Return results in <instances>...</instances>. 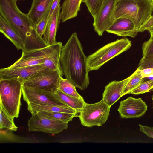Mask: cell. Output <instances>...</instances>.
I'll return each mask as SVG.
<instances>
[{"label":"cell","instance_id":"f35d334b","mask_svg":"<svg viewBox=\"0 0 153 153\" xmlns=\"http://www.w3.org/2000/svg\"></svg>","mask_w":153,"mask_h":153},{"label":"cell","instance_id":"d4e9b609","mask_svg":"<svg viewBox=\"0 0 153 153\" xmlns=\"http://www.w3.org/2000/svg\"><path fill=\"white\" fill-rule=\"evenodd\" d=\"M37 113L46 118L67 123L71 121L73 118L76 116V114L74 113L43 111Z\"/></svg>","mask_w":153,"mask_h":153},{"label":"cell","instance_id":"7a4b0ae2","mask_svg":"<svg viewBox=\"0 0 153 153\" xmlns=\"http://www.w3.org/2000/svg\"><path fill=\"white\" fill-rule=\"evenodd\" d=\"M15 0H0V13L22 40V52L41 49L48 45L37 33L35 26L27 14L18 8Z\"/></svg>","mask_w":153,"mask_h":153},{"label":"cell","instance_id":"74e56055","mask_svg":"<svg viewBox=\"0 0 153 153\" xmlns=\"http://www.w3.org/2000/svg\"><path fill=\"white\" fill-rule=\"evenodd\" d=\"M16 0V1H17L18 0Z\"/></svg>","mask_w":153,"mask_h":153},{"label":"cell","instance_id":"1f68e13d","mask_svg":"<svg viewBox=\"0 0 153 153\" xmlns=\"http://www.w3.org/2000/svg\"><path fill=\"white\" fill-rule=\"evenodd\" d=\"M153 27V15L152 16L137 30L138 32L149 30Z\"/></svg>","mask_w":153,"mask_h":153},{"label":"cell","instance_id":"8992f818","mask_svg":"<svg viewBox=\"0 0 153 153\" xmlns=\"http://www.w3.org/2000/svg\"><path fill=\"white\" fill-rule=\"evenodd\" d=\"M63 74L59 70L46 69L36 73L22 83L23 86L55 94L58 89Z\"/></svg>","mask_w":153,"mask_h":153},{"label":"cell","instance_id":"ffe728a7","mask_svg":"<svg viewBox=\"0 0 153 153\" xmlns=\"http://www.w3.org/2000/svg\"><path fill=\"white\" fill-rule=\"evenodd\" d=\"M82 0H65L61 7L60 17L62 22L77 16Z\"/></svg>","mask_w":153,"mask_h":153},{"label":"cell","instance_id":"8fae6325","mask_svg":"<svg viewBox=\"0 0 153 153\" xmlns=\"http://www.w3.org/2000/svg\"><path fill=\"white\" fill-rule=\"evenodd\" d=\"M147 110V106L141 98L131 96L120 101L117 111L123 118L140 117Z\"/></svg>","mask_w":153,"mask_h":153},{"label":"cell","instance_id":"8d00e7d4","mask_svg":"<svg viewBox=\"0 0 153 153\" xmlns=\"http://www.w3.org/2000/svg\"><path fill=\"white\" fill-rule=\"evenodd\" d=\"M152 102H153V95H152Z\"/></svg>","mask_w":153,"mask_h":153},{"label":"cell","instance_id":"4dcf8cb0","mask_svg":"<svg viewBox=\"0 0 153 153\" xmlns=\"http://www.w3.org/2000/svg\"><path fill=\"white\" fill-rule=\"evenodd\" d=\"M143 56L153 57V36L144 42L142 46Z\"/></svg>","mask_w":153,"mask_h":153},{"label":"cell","instance_id":"f1b7e54d","mask_svg":"<svg viewBox=\"0 0 153 153\" xmlns=\"http://www.w3.org/2000/svg\"><path fill=\"white\" fill-rule=\"evenodd\" d=\"M153 90V80H148L142 82L130 94L137 95L149 92Z\"/></svg>","mask_w":153,"mask_h":153},{"label":"cell","instance_id":"9a60e30c","mask_svg":"<svg viewBox=\"0 0 153 153\" xmlns=\"http://www.w3.org/2000/svg\"><path fill=\"white\" fill-rule=\"evenodd\" d=\"M106 31L119 36L132 38L135 37L138 32L133 21L125 18L115 19Z\"/></svg>","mask_w":153,"mask_h":153},{"label":"cell","instance_id":"5b68a950","mask_svg":"<svg viewBox=\"0 0 153 153\" xmlns=\"http://www.w3.org/2000/svg\"><path fill=\"white\" fill-rule=\"evenodd\" d=\"M131 42L127 38L108 43L87 57L88 71L97 70L110 60L130 48Z\"/></svg>","mask_w":153,"mask_h":153},{"label":"cell","instance_id":"30bf717a","mask_svg":"<svg viewBox=\"0 0 153 153\" xmlns=\"http://www.w3.org/2000/svg\"><path fill=\"white\" fill-rule=\"evenodd\" d=\"M117 0H104L97 15L93 18V26L99 36L106 31L115 20Z\"/></svg>","mask_w":153,"mask_h":153},{"label":"cell","instance_id":"44dd1931","mask_svg":"<svg viewBox=\"0 0 153 153\" xmlns=\"http://www.w3.org/2000/svg\"><path fill=\"white\" fill-rule=\"evenodd\" d=\"M27 109L32 114L40 111L60 112L77 114V111L71 108L64 107L53 105H42L34 103L27 104Z\"/></svg>","mask_w":153,"mask_h":153},{"label":"cell","instance_id":"5bb4252c","mask_svg":"<svg viewBox=\"0 0 153 153\" xmlns=\"http://www.w3.org/2000/svg\"><path fill=\"white\" fill-rule=\"evenodd\" d=\"M62 47L61 42H56L53 45L42 48L45 60L41 65L49 69L57 70L63 73L60 63Z\"/></svg>","mask_w":153,"mask_h":153},{"label":"cell","instance_id":"7c38bea8","mask_svg":"<svg viewBox=\"0 0 153 153\" xmlns=\"http://www.w3.org/2000/svg\"><path fill=\"white\" fill-rule=\"evenodd\" d=\"M46 69L41 65L33 66L0 70V79H13L22 82L27 79L38 72Z\"/></svg>","mask_w":153,"mask_h":153},{"label":"cell","instance_id":"d6986e66","mask_svg":"<svg viewBox=\"0 0 153 153\" xmlns=\"http://www.w3.org/2000/svg\"><path fill=\"white\" fill-rule=\"evenodd\" d=\"M0 31L10 41L18 50H23L24 45L21 38L16 32L1 15Z\"/></svg>","mask_w":153,"mask_h":153},{"label":"cell","instance_id":"7402d4cb","mask_svg":"<svg viewBox=\"0 0 153 153\" xmlns=\"http://www.w3.org/2000/svg\"><path fill=\"white\" fill-rule=\"evenodd\" d=\"M55 93L67 105L78 112H79L85 103L84 100L68 95L59 89Z\"/></svg>","mask_w":153,"mask_h":153},{"label":"cell","instance_id":"836d02e7","mask_svg":"<svg viewBox=\"0 0 153 153\" xmlns=\"http://www.w3.org/2000/svg\"><path fill=\"white\" fill-rule=\"evenodd\" d=\"M61 0H53L51 5L49 14V18H50L59 4Z\"/></svg>","mask_w":153,"mask_h":153},{"label":"cell","instance_id":"83f0119b","mask_svg":"<svg viewBox=\"0 0 153 153\" xmlns=\"http://www.w3.org/2000/svg\"><path fill=\"white\" fill-rule=\"evenodd\" d=\"M104 0H82L93 18L97 14Z\"/></svg>","mask_w":153,"mask_h":153},{"label":"cell","instance_id":"277c9868","mask_svg":"<svg viewBox=\"0 0 153 153\" xmlns=\"http://www.w3.org/2000/svg\"><path fill=\"white\" fill-rule=\"evenodd\" d=\"M22 83L13 79H0V107L13 119L19 113Z\"/></svg>","mask_w":153,"mask_h":153},{"label":"cell","instance_id":"603a6c76","mask_svg":"<svg viewBox=\"0 0 153 153\" xmlns=\"http://www.w3.org/2000/svg\"><path fill=\"white\" fill-rule=\"evenodd\" d=\"M132 76L126 85L122 94V97L130 93L144 81L142 77L141 70L138 68L132 74Z\"/></svg>","mask_w":153,"mask_h":153},{"label":"cell","instance_id":"f546056e","mask_svg":"<svg viewBox=\"0 0 153 153\" xmlns=\"http://www.w3.org/2000/svg\"><path fill=\"white\" fill-rule=\"evenodd\" d=\"M50 10V9L46 12L43 18L35 27V29L37 33L39 36L42 37L49 20Z\"/></svg>","mask_w":153,"mask_h":153},{"label":"cell","instance_id":"484cf974","mask_svg":"<svg viewBox=\"0 0 153 153\" xmlns=\"http://www.w3.org/2000/svg\"><path fill=\"white\" fill-rule=\"evenodd\" d=\"M76 87L66 78H61L59 83L58 89L69 96L84 100L77 91Z\"/></svg>","mask_w":153,"mask_h":153},{"label":"cell","instance_id":"9c48e42d","mask_svg":"<svg viewBox=\"0 0 153 153\" xmlns=\"http://www.w3.org/2000/svg\"><path fill=\"white\" fill-rule=\"evenodd\" d=\"M23 99L28 104L30 103L53 105L70 108L55 94L41 89L22 86Z\"/></svg>","mask_w":153,"mask_h":153},{"label":"cell","instance_id":"e575fe53","mask_svg":"<svg viewBox=\"0 0 153 153\" xmlns=\"http://www.w3.org/2000/svg\"><path fill=\"white\" fill-rule=\"evenodd\" d=\"M148 30L150 33V36H153V27Z\"/></svg>","mask_w":153,"mask_h":153},{"label":"cell","instance_id":"3957f363","mask_svg":"<svg viewBox=\"0 0 153 153\" xmlns=\"http://www.w3.org/2000/svg\"><path fill=\"white\" fill-rule=\"evenodd\" d=\"M152 0H117L114 19L120 18L130 19L137 30L152 16Z\"/></svg>","mask_w":153,"mask_h":153},{"label":"cell","instance_id":"52a82bcc","mask_svg":"<svg viewBox=\"0 0 153 153\" xmlns=\"http://www.w3.org/2000/svg\"><path fill=\"white\" fill-rule=\"evenodd\" d=\"M110 108L102 99L94 104L85 102L79 116L81 124L88 127L102 126L108 120Z\"/></svg>","mask_w":153,"mask_h":153},{"label":"cell","instance_id":"d6a6232c","mask_svg":"<svg viewBox=\"0 0 153 153\" xmlns=\"http://www.w3.org/2000/svg\"><path fill=\"white\" fill-rule=\"evenodd\" d=\"M140 131L149 137L153 138V127L139 124Z\"/></svg>","mask_w":153,"mask_h":153},{"label":"cell","instance_id":"ba28073f","mask_svg":"<svg viewBox=\"0 0 153 153\" xmlns=\"http://www.w3.org/2000/svg\"><path fill=\"white\" fill-rule=\"evenodd\" d=\"M28 126L29 131L55 134L66 129L68 125V123L49 119L37 113L32 114L28 120Z\"/></svg>","mask_w":153,"mask_h":153},{"label":"cell","instance_id":"e0dca14e","mask_svg":"<svg viewBox=\"0 0 153 153\" xmlns=\"http://www.w3.org/2000/svg\"><path fill=\"white\" fill-rule=\"evenodd\" d=\"M60 4L56 8L49 19L48 24L42 38L48 46L55 43L56 35L61 20Z\"/></svg>","mask_w":153,"mask_h":153},{"label":"cell","instance_id":"cb8c5ba5","mask_svg":"<svg viewBox=\"0 0 153 153\" xmlns=\"http://www.w3.org/2000/svg\"><path fill=\"white\" fill-rule=\"evenodd\" d=\"M138 68L141 70L143 78L153 77V57L143 56Z\"/></svg>","mask_w":153,"mask_h":153},{"label":"cell","instance_id":"6da1fadb","mask_svg":"<svg viewBox=\"0 0 153 153\" xmlns=\"http://www.w3.org/2000/svg\"><path fill=\"white\" fill-rule=\"evenodd\" d=\"M87 59L77 33H73L62 46L60 63L65 78L81 90L89 83Z\"/></svg>","mask_w":153,"mask_h":153},{"label":"cell","instance_id":"d590c367","mask_svg":"<svg viewBox=\"0 0 153 153\" xmlns=\"http://www.w3.org/2000/svg\"><path fill=\"white\" fill-rule=\"evenodd\" d=\"M152 9H153V0H152Z\"/></svg>","mask_w":153,"mask_h":153},{"label":"cell","instance_id":"ac0fdd59","mask_svg":"<svg viewBox=\"0 0 153 153\" xmlns=\"http://www.w3.org/2000/svg\"><path fill=\"white\" fill-rule=\"evenodd\" d=\"M53 1L32 0L31 7L27 14L35 27L50 9Z\"/></svg>","mask_w":153,"mask_h":153},{"label":"cell","instance_id":"2e32d148","mask_svg":"<svg viewBox=\"0 0 153 153\" xmlns=\"http://www.w3.org/2000/svg\"><path fill=\"white\" fill-rule=\"evenodd\" d=\"M45 57L41 48L26 52H22L21 57L8 68H14L42 64Z\"/></svg>","mask_w":153,"mask_h":153},{"label":"cell","instance_id":"4316f807","mask_svg":"<svg viewBox=\"0 0 153 153\" xmlns=\"http://www.w3.org/2000/svg\"><path fill=\"white\" fill-rule=\"evenodd\" d=\"M13 119L10 117L5 113L3 109L0 108V127L1 130L4 128L16 131L18 127L15 125Z\"/></svg>","mask_w":153,"mask_h":153},{"label":"cell","instance_id":"4fadbf2b","mask_svg":"<svg viewBox=\"0 0 153 153\" xmlns=\"http://www.w3.org/2000/svg\"><path fill=\"white\" fill-rule=\"evenodd\" d=\"M132 75L121 81H112L105 86L102 99L109 106L111 107L122 97L125 87Z\"/></svg>","mask_w":153,"mask_h":153}]
</instances>
